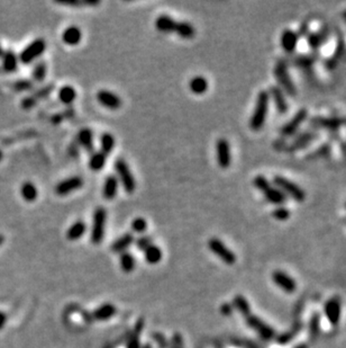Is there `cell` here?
I'll return each mask as SVG.
<instances>
[{"label":"cell","instance_id":"obj_47","mask_svg":"<svg viewBox=\"0 0 346 348\" xmlns=\"http://www.w3.org/2000/svg\"><path fill=\"white\" fill-rule=\"evenodd\" d=\"M136 247L139 249V250H145L148 247L152 244V239L151 237H148V236H142V237H139L138 239H136Z\"/></svg>","mask_w":346,"mask_h":348},{"label":"cell","instance_id":"obj_18","mask_svg":"<svg viewBox=\"0 0 346 348\" xmlns=\"http://www.w3.org/2000/svg\"><path fill=\"white\" fill-rule=\"evenodd\" d=\"M272 278H273L274 283H276L279 288H281L285 292L294 293L296 291L295 280H292L289 275L283 273V272H280V270L274 272Z\"/></svg>","mask_w":346,"mask_h":348},{"label":"cell","instance_id":"obj_3","mask_svg":"<svg viewBox=\"0 0 346 348\" xmlns=\"http://www.w3.org/2000/svg\"><path fill=\"white\" fill-rule=\"evenodd\" d=\"M115 172L118 176V182H121L124 190L126 193L132 194L136 190V180L133 176L132 172H130V168L128 166V164L125 162L123 158H118L115 162Z\"/></svg>","mask_w":346,"mask_h":348},{"label":"cell","instance_id":"obj_13","mask_svg":"<svg viewBox=\"0 0 346 348\" xmlns=\"http://www.w3.org/2000/svg\"><path fill=\"white\" fill-rule=\"evenodd\" d=\"M246 322L252 329L255 330V332H258L261 337L265 339V340H269V339H271L274 337L273 329L271 327H269V326L265 324L264 321L258 318L256 316H254V314L247 316Z\"/></svg>","mask_w":346,"mask_h":348},{"label":"cell","instance_id":"obj_4","mask_svg":"<svg viewBox=\"0 0 346 348\" xmlns=\"http://www.w3.org/2000/svg\"><path fill=\"white\" fill-rule=\"evenodd\" d=\"M106 220H107V211L105 208L98 206L93 212L92 218V229L90 234V240L94 244H101L105 237L106 229Z\"/></svg>","mask_w":346,"mask_h":348},{"label":"cell","instance_id":"obj_54","mask_svg":"<svg viewBox=\"0 0 346 348\" xmlns=\"http://www.w3.org/2000/svg\"><path fill=\"white\" fill-rule=\"evenodd\" d=\"M318 322H319V318H318V316H316V318H314L313 322H312V332H313V334H315L317 332Z\"/></svg>","mask_w":346,"mask_h":348},{"label":"cell","instance_id":"obj_46","mask_svg":"<svg viewBox=\"0 0 346 348\" xmlns=\"http://www.w3.org/2000/svg\"><path fill=\"white\" fill-rule=\"evenodd\" d=\"M132 229L135 232H138V234H142V232L145 231L147 229V222L144 220L143 218H136L132 222Z\"/></svg>","mask_w":346,"mask_h":348},{"label":"cell","instance_id":"obj_31","mask_svg":"<svg viewBox=\"0 0 346 348\" xmlns=\"http://www.w3.org/2000/svg\"><path fill=\"white\" fill-rule=\"evenodd\" d=\"M174 33H177L181 38L190 40L196 35V30L193 25L188 22H177Z\"/></svg>","mask_w":346,"mask_h":348},{"label":"cell","instance_id":"obj_2","mask_svg":"<svg viewBox=\"0 0 346 348\" xmlns=\"http://www.w3.org/2000/svg\"><path fill=\"white\" fill-rule=\"evenodd\" d=\"M253 185L258 188L261 193H263L264 198H267L268 202L272 203L278 206H282L287 202V196L276 186L270 184L267 177L262 175L256 176L253 180Z\"/></svg>","mask_w":346,"mask_h":348},{"label":"cell","instance_id":"obj_44","mask_svg":"<svg viewBox=\"0 0 346 348\" xmlns=\"http://www.w3.org/2000/svg\"><path fill=\"white\" fill-rule=\"evenodd\" d=\"M290 211L285 206H278L273 210L272 216L278 221H287L290 218Z\"/></svg>","mask_w":346,"mask_h":348},{"label":"cell","instance_id":"obj_28","mask_svg":"<svg viewBox=\"0 0 346 348\" xmlns=\"http://www.w3.org/2000/svg\"><path fill=\"white\" fill-rule=\"evenodd\" d=\"M115 314H116L115 306L110 304V303H107V304H103L101 306L97 308V309L92 312L91 316L93 320L105 321V320L110 319Z\"/></svg>","mask_w":346,"mask_h":348},{"label":"cell","instance_id":"obj_20","mask_svg":"<svg viewBox=\"0 0 346 348\" xmlns=\"http://www.w3.org/2000/svg\"><path fill=\"white\" fill-rule=\"evenodd\" d=\"M325 314L333 326L339 324L341 319V303L337 298H332L325 304Z\"/></svg>","mask_w":346,"mask_h":348},{"label":"cell","instance_id":"obj_50","mask_svg":"<svg viewBox=\"0 0 346 348\" xmlns=\"http://www.w3.org/2000/svg\"><path fill=\"white\" fill-rule=\"evenodd\" d=\"M79 149H80V146L78 144V142L74 141L72 142V144L69 146V148H67V154H69V156L72 158H78Z\"/></svg>","mask_w":346,"mask_h":348},{"label":"cell","instance_id":"obj_10","mask_svg":"<svg viewBox=\"0 0 346 348\" xmlns=\"http://www.w3.org/2000/svg\"><path fill=\"white\" fill-rule=\"evenodd\" d=\"M317 136H318V133L313 130L301 132L292 139L290 144H286L285 150H287L288 152H296V151L304 149L307 146H309Z\"/></svg>","mask_w":346,"mask_h":348},{"label":"cell","instance_id":"obj_19","mask_svg":"<svg viewBox=\"0 0 346 348\" xmlns=\"http://www.w3.org/2000/svg\"><path fill=\"white\" fill-rule=\"evenodd\" d=\"M268 92H269V96L273 100L274 105H276V108L279 113L280 114L287 113L289 106H288L287 100L285 95H283V92L281 90V89L278 86H272Z\"/></svg>","mask_w":346,"mask_h":348},{"label":"cell","instance_id":"obj_49","mask_svg":"<svg viewBox=\"0 0 346 348\" xmlns=\"http://www.w3.org/2000/svg\"><path fill=\"white\" fill-rule=\"evenodd\" d=\"M314 64V58L310 56H301L296 59V66H303V68H308Z\"/></svg>","mask_w":346,"mask_h":348},{"label":"cell","instance_id":"obj_22","mask_svg":"<svg viewBox=\"0 0 346 348\" xmlns=\"http://www.w3.org/2000/svg\"><path fill=\"white\" fill-rule=\"evenodd\" d=\"M118 178L115 175H109L106 177L105 182H103V188H102V195L103 198L108 200H111L115 198L118 192Z\"/></svg>","mask_w":346,"mask_h":348},{"label":"cell","instance_id":"obj_53","mask_svg":"<svg viewBox=\"0 0 346 348\" xmlns=\"http://www.w3.org/2000/svg\"><path fill=\"white\" fill-rule=\"evenodd\" d=\"M6 321H7L6 314H4V312L0 311V330H1L4 327V324H6Z\"/></svg>","mask_w":346,"mask_h":348},{"label":"cell","instance_id":"obj_32","mask_svg":"<svg viewBox=\"0 0 346 348\" xmlns=\"http://www.w3.org/2000/svg\"><path fill=\"white\" fill-rule=\"evenodd\" d=\"M106 158L107 157L101 151H93L89 159V168L93 172H99L100 169L105 167Z\"/></svg>","mask_w":346,"mask_h":348},{"label":"cell","instance_id":"obj_55","mask_svg":"<svg viewBox=\"0 0 346 348\" xmlns=\"http://www.w3.org/2000/svg\"><path fill=\"white\" fill-rule=\"evenodd\" d=\"M222 312L225 316H229L232 314V306L229 304H223L222 306Z\"/></svg>","mask_w":346,"mask_h":348},{"label":"cell","instance_id":"obj_9","mask_svg":"<svg viewBox=\"0 0 346 348\" xmlns=\"http://www.w3.org/2000/svg\"><path fill=\"white\" fill-rule=\"evenodd\" d=\"M308 118V110L305 108L299 110L297 113L292 116V118L289 120L285 126L280 128V134L285 138L295 136L297 131L299 130L301 124H303Z\"/></svg>","mask_w":346,"mask_h":348},{"label":"cell","instance_id":"obj_39","mask_svg":"<svg viewBox=\"0 0 346 348\" xmlns=\"http://www.w3.org/2000/svg\"><path fill=\"white\" fill-rule=\"evenodd\" d=\"M135 265H136V262H135V258L132 254L127 252L120 254V267L125 273L133 272L135 268Z\"/></svg>","mask_w":346,"mask_h":348},{"label":"cell","instance_id":"obj_26","mask_svg":"<svg viewBox=\"0 0 346 348\" xmlns=\"http://www.w3.org/2000/svg\"><path fill=\"white\" fill-rule=\"evenodd\" d=\"M144 329V320L141 318L139 319L135 327L133 329V332L129 334L127 345L126 348H141V342H139V338H141V334Z\"/></svg>","mask_w":346,"mask_h":348},{"label":"cell","instance_id":"obj_34","mask_svg":"<svg viewBox=\"0 0 346 348\" xmlns=\"http://www.w3.org/2000/svg\"><path fill=\"white\" fill-rule=\"evenodd\" d=\"M144 257H145L148 264L155 265L162 260V252L155 244H151L150 247L144 250Z\"/></svg>","mask_w":346,"mask_h":348},{"label":"cell","instance_id":"obj_15","mask_svg":"<svg viewBox=\"0 0 346 348\" xmlns=\"http://www.w3.org/2000/svg\"><path fill=\"white\" fill-rule=\"evenodd\" d=\"M309 124L312 128L336 131L337 128H340L343 126L344 120L341 118H323V116H317V118H313L310 120Z\"/></svg>","mask_w":346,"mask_h":348},{"label":"cell","instance_id":"obj_17","mask_svg":"<svg viewBox=\"0 0 346 348\" xmlns=\"http://www.w3.org/2000/svg\"><path fill=\"white\" fill-rule=\"evenodd\" d=\"M298 42H299L298 33H296L295 30H283V33L281 34V38H280V43H281V48H283V51L287 53H292L297 48Z\"/></svg>","mask_w":346,"mask_h":348},{"label":"cell","instance_id":"obj_24","mask_svg":"<svg viewBox=\"0 0 346 348\" xmlns=\"http://www.w3.org/2000/svg\"><path fill=\"white\" fill-rule=\"evenodd\" d=\"M155 26L161 33H172L175 30L177 22L169 15H161L156 18Z\"/></svg>","mask_w":346,"mask_h":348},{"label":"cell","instance_id":"obj_1","mask_svg":"<svg viewBox=\"0 0 346 348\" xmlns=\"http://www.w3.org/2000/svg\"><path fill=\"white\" fill-rule=\"evenodd\" d=\"M269 104H270V96L268 90H261L256 98V104L254 107L253 113L250 118V128L252 131L258 132L262 130L264 126L265 121H267V116L269 112Z\"/></svg>","mask_w":346,"mask_h":348},{"label":"cell","instance_id":"obj_16","mask_svg":"<svg viewBox=\"0 0 346 348\" xmlns=\"http://www.w3.org/2000/svg\"><path fill=\"white\" fill-rule=\"evenodd\" d=\"M97 100L102 106H105L107 108L112 110H118L121 104H123V102H121V98L118 95H116V94L112 92L107 90V89H101V90L97 92Z\"/></svg>","mask_w":346,"mask_h":348},{"label":"cell","instance_id":"obj_21","mask_svg":"<svg viewBox=\"0 0 346 348\" xmlns=\"http://www.w3.org/2000/svg\"><path fill=\"white\" fill-rule=\"evenodd\" d=\"M76 142L78 144L83 148L87 152L92 154L94 151V144H93V133L90 128H82L78 133L76 136Z\"/></svg>","mask_w":346,"mask_h":348},{"label":"cell","instance_id":"obj_27","mask_svg":"<svg viewBox=\"0 0 346 348\" xmlns=\"http://www.w3.org/2000/svg\"><path fill=\"white\" fill-rule=\"evenodd\" d=\"M2 69L6 72H15L18 68V56L12 50L4 51L2 56Z\"/></svg>","mask_w":346,"mask_h":348},{"label":"cell","instance_id":"obj_35","mask_svg":"<svg viewBox=\"0 0 346 348\" xmlns=\"http://www.w3.org/2000/svg\"><path fill=\"white\" fill-rule=\"evenodd\" d=\"M328 34L325 32V30H321V32L317 33H310L308 35V44L309 46L313 48V50H317V48H321L325 41L327 40Z\"/></svg>","mask_w":346,"mask_h":348},{"label":"cell","instance_id":"obj_8","mask_svg":"<svg viewBox=\"0 0 346 348\" xmlns=\"http://www.w3.org/2000/svg\"><path fill=\"white\" fill-rule=\"evenodd\" d=\"M208 247L216 256L219 257L226 265H234L236 262V255L225 244L217 238H211L208 242Z\"/></svg>","mask_w":346,"mask_h":348},{"label":"cell","instance_id":"obj_41","mask_svg":"<svg viewBox=\"0 0 346 348\" xmlns=\"http://www.w3.org/2000/svg\"><path fill=\"white\" fill-rule=\"evenodd\" d=\"M233 303H234V306H235L236 310L238 312H241V314L244 316L245 318H246L247 316L251 314L250 304H249V302H247V300L244 296H235V298H234V300H233Z\"/></svg>","mask_w":346,"mask_h":348},{"label":"cell","instance_id":"obj_12","mask_svg":"<svg viewBox=\"0 0 346 348\" xmlns=\"http://www.w3.org/2000/svg\"><path fill=\"white\" fill-rule=\"evenodd\" d=\"M54 89H55V86H54L53 84H48L46 86L37 89V90H35L31 95L25 97L24 100H21V107L24 110L33 108L39 100H45V98L51 95Z\"/></svg>","mask_w":346,"mask_h":348},{"label":"cell","instance_id":"obj_40","mask_svg":"<svg viewBox=\"0 0 346 348\" xmlns=\"http://www.w3.org/2000/svg\"><path fill=\"white\" fill-rule=\"evenodd\" d=\"M55 2L62 6H72V7L97 6L100 4L99 0H56Z\"/></svg>","mask_w":346,"mask_h":348},{"label":"cell","instance_id":"obj_42","mask_svg":"<svg viewBox=\"0 0 346 348\" xmlns=\"http://www.w3.org/2000/svg\"><path fill=\"white\" fill-rule=\"evenodd\" d=\"M47 66L44 61H38L33 69V79L36 82H42L46 77Z\"/></svg>","mask_w":346,"mask_h":348},{"label":"cell","instance_id":"obj_38","mask_svg":"<svg viewBox=\"0 0 346 348\" xmlns=\"http://www.w3.org/2000/svg\"><path fill=\"white\" fill-rule=\"evenodd\" d=\"M344 48H345L344 40H340L339 43H337V46H336V50L334 52V54L332 56L331 59L328 60L327 64H326L328 69L336 68V66L339 64V61L341 60V58L343 56V54H344Z\"/></svg>","mask_w":346,"mask_h":348},{"label":"cell","instance_id":"obj_56","mask_svg":"<svg viewBox=\"0 0 346 348\" xmlns=\"http://www.w3.org/2000/svg\"><path fill=\"white\" fill-rule=\"evenodd\" d=\"M3 53H4V50H3V48H2V46H0V59H1V58H2Z\"/></svg>","mask_w":346,"mask_h":348},{"label":"cell","instance_id":"obj_58","mask_svg":"<svg viewBox=\"0 0 346 348\" xmlns=\"http://www.w3.org/2000/svg\"><path fill=\"white\" fill-rule=\"evenodd\" d=\"M2 159H3V154H2V151L0 150V162H1Z\"/></svg>","mask_w":346,"mask_h":348},{"label":"cell","instance_id":"obj_29","mask_svg":"<svg viewBox=\"0 0 346 348\" xmlns=\"http://www.w3.org/2000/svg\"><path fill=\"white\" fill-rule=\"evenodd\" d=\"M87 231V224L84 221H76L72 224L66 232V238L73 242V240H78L81 237H83V234Z\"/></svg>","mask_w":346,"mask_h":348},{"label":"cell","instance_id":"obj_45","mask_svg":"<svg viewBox=\"0 0 346 348\" xmlns=\"http://www.w3.org/2000/svg\"><path fill=\"white\" fill-rule=\"evenodd\" d=\"M74 115V110H66L65 112H62V113H58L52 116L51 121L53 124H60L61 122L64 121V120L69 118H73Z\"/></svg>","mask_w":346,"mask_h":348},{"label":"cell","instance_id":"obj_5","mask_svg":"<svg viewBox=\"0 0 346 348\" xmlns=\"http://www.w3.org/2000/svg\"><path fill=\"white\" fill-rule=\"evenodd\" d=\"M273 184L276 185V187H278L283 194H285L286 196H290V198L292 200H295L296 202H299V203L304 202L306 198V194L304 190L286 177L274 176Z\"/></svg>","mask_w":346,"mask_h":348},{"label":"cell","instance_id":"obj_33","mask_svg":"<svg viewBox=\"0 0 346 348\" xmlns=\"http://www.w3.org/2000/svg\"><path fill=\"white\" fill-rule=\"evenodd\" d=\"M20 194L26 202H34L38 196V190L33 182H26L21 185Z\"/></svg>","mask_w":346,"mask_h":348},{"label":"cell","instance_id":"obj_57","mask_svg":"<svg viewBox=\"0 0 346 348\" xmlns=\"http://www.w3.org/2000/svg\"><path fill=\"white\" fill-rule=\"evenodd\" d=\"M3 242H4V237L2 234H0V246L3 244Z\"/></svg>","mask_w":346,"mask_h":348},{"label":"cell","instance_id":"obj_48","mask_svg":"<svg viewBox=\"0 0 346 348\" xmlns=\"http://www.w3.org/2000/svg\"><path fill=\"white\" fill-rule=\"evenodd\" d=\"M152 338L154 339V342H156V345L159 346V348H168L169 342L166 340V338L163 334L161 332H153Z\"/></svg>","mask_w":346,"mask_h":348},{"label":"cell","instance_id":"obj_59","mask_svg":"<svg viewBox=\"0 0 346 348\" xmlns=\"http://www.w3.org/2000/svg\"><path fill=\"white\" fill-rule=\"evenodd\" d=\"M344 18H345V22H346V12H344Z\"/></svg>","mask_w":346,"mask_h":348},{"label":"cell","instance_id":"obj_51","mask_svg":"<svg viewBox=\"0 0 346 348\" xmlns=\"http://www.w3.org/2000/svg\"><path fill=\"white\" fill-rule=\"evenodd\" d=\"M171 348H183V338L179 332H175L173 334Z\"/></svg>","mask_w":346,"mask_h":348},{"label":"cell","instance_id":"obj_6","mask_svg":"<svg viewBox=\"0 0 346 348\" xmlns=\"http://www.w3.org/2000/svg\"><path fill=\"white\" fill-rule=\"evenodd\" d=\"M45 50H46V42L44 41V38H36L20 52L18 60L22 64H29L42 56Z\"/></svg>","mask_w":346,"mask_h":348},{"label":"cell","instance_id":"obj_30","mask_svg":"<svg viewBox=\"0 0 346 348\" xmlns=\"http://www.w3.org/2000/svg\"><path fill=\"white\" fill-rule=\"evenodd\" d=\"M208 82H207V79L205 77H202V76H196V77H193L190 82H189V88H190V90L196 94V95H202V94H205L207 92V89H208Z\"/></svg>","mask_w":346,"mask_h":348},{"label":"cell","instance_id":"obj_25","mask_svg":"<svg viewBox=\"0 0 346 348\" xmlns=\"http://www.w3.org/2000/svg\"><path fill=\"white\" fill-rule=\"evenodd\" d=\"M81 38H82V33L76 26H70V28L64 30V32L62 34L63 42L66 43L67 46H76V44L80 43Z\"/></svg>","mask_w":346,"mask_h":348},{"label":"cell","instance_id":"obj_43","mask_svg":"<svg viewBox=\"0 0 346 348\" xmlns=\"http://www.w3.org/2000/svg\"><path fill=\"white\" fill-rule=\"evenodd\" d=\"M34 84L31 80L28 79H20L13 82L12 88L15 92H28L30 89H33Z\"/></svg>","mask_w":346,"mask_h":348},{"label":"cell","instance_id":"obj_36","mask_svg":"<svg viewBox=\"0 0 346 348\" xmlns=\"http://www.w3.org/2000/svg\"><path fill=\"white\" fill-rule=\"evenodd\" d=\"M76 92L72 86H63L60 90H58V100L65 105L72 104V102H74Z\"/></svg>","mask_w":346,"mask_h":348},{"label":"cell","instance_id":"obj_11","mask_svg":"<svg viewBox=\"0 0 346 348\" xmlns=\"http://www.w3.org/2000/svg\"><path fill=\"white\" fill-rule=\"evenodd\" d=\"M216 158H217L218 166L223 169H227L232 164V151L229 142L220 138L216 142Z\"/></svg>","mask_w":346,"mask_h":348},{"label":"cell","instance_id":"obj_52","mask_svg":"<svg viewBox=\"0 0 346 348\" xmlns=\"http://www.w3.org/2000/svg\"><path fill=\"white\" fill-rule=\"evenodd\" d=\"M328 152H330V146H322V148H319L317 151H315V152H313L314 154L310 156L309 158H316V157H324V156H326L328 154Z\"/></svg>","mask_w":346,"mask_h":348},{"label":"cell","instance_id":"obj_14","mask_svg":"<svg viewBox=\"0 0 346 348\" xmlns=\"http://www.w3.org/2000/svg\"><path fill=\"white\" fill-rule=\"evenodd\" d=\"M84 182L79 176H73L70 178H66L64 180H61L55 186V193L60 196H64L72 193V192L78 190L79 188L83 186Z\"/></svg>","mask_w":346,"mask_h":348},{"label":"cell","instance_id":"obj_23","mask_svg":"<svg viewBox=\"0 0 346 348\" xmlns=\"http://www.w3.org/2000/svg\"><path fill=\"white\" fill-rule=\"evenodd\" d=\"M134 242V236L132 234H125L121 236L120 238H118L117 240H115L114 244H111V252L115 254H123L125 252L127 249L132 246Z\"/></svg>","mask_w":346,"mask_h":348},{"label":"cell","instance_id":"obj_37","mask_svg":"<svg viewBox=\"0 0 346 348\" xmlns=\"http://www.w3.org/2000/svg\"><path fill=\"white\" fill-rule=\"evenodd\" d=\"M115 146V138L110 133H103L100 138V151L106 156H109Z\"/></svg>","mask_w":346,"mask_h":348},{"label":"cell","instance_id":"obj_7","mask_svg":"<svg viewBox=\"0 0 346 348\" xmlns=\"http://www.w3.org/2000/svg\"><path fill=\"white\" fill-rule=\"evenodd\" d=\"M274 77H276L277 82H279V86H280L279 88L282 92H286L290 96H296V86L292 82V79L289 72H288V68L285 62H278L276 68H274Z\"/></svg>","mask_w":346,"mask_h":348}]
</instances>
